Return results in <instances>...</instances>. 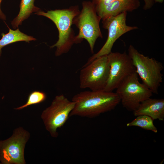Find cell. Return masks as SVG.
<instances>
[{
	"label": "cell",
	"mask_w": 164,
	"mask_h": 164,
	"mask_svg": "<svg viewBox=\"0 0 164 164\" xmlns=\"http://www.w3.org/2000/svg\"><path fill=\"white\" fill-rule=\"evenodd\" d=\"M72 101L74 107L70 117L92 118L114 109L120 103L115 92L104 90L85 91L74 95Z\"/></svg>",
	"instance_id": "obj_1"
},
{
	"label": "cell",
	"mask_w": 164,
	"mask_h": 164,
	"mask_svg": "<svg viewBox=\"0 0 164 164\" xmlns=\"http://www.w3.org/2000/svg\"><path fill=\"white\" fill-rule=\"evenodd\" d=\"M128 55L135 67L136 72L152 93L158 94L159 87L162 81V71L164 67L160 62L140 53L133 46L128 48Z\"/></svg>",
	"instance_id": "obj_2"
},
{
	"label": "cell",
	"mask_w": 164,
	"mask_h": 164,
	"mask_svg": "<svg viewBox=\"0 0 164 164\" xmlns=\"http://www.w3.org/2000/svg\"><path fill=\"white\" fill-rule=\"evenodd\" d=\"M79 14L76 9H72L50 10L46 12L40 10L35 13L50 19L58 29L59 39L55 44L50 46L51 48L56 47V56L67 52L74 42L71 38V26L74 19Z\"/></svg>",
	"instance_id": "obj_3"
},
{
	"label": "cell",
	"mask_w": 164,
	"mask_h": 164,
	"mask_svg": "<svg viewBox=\"0 0 164 164\" xmlns=\"http://www.w3.org/2000/svg\"><path fill=\"white\" fill-rule=\"evenodd\" d=\"M116 89L115 93L123 107L133 111L153 94L145 85L140 82L136 71L127 77Z\"/></svg>",
	"instance_id": "obj_4"
},
{
	"label": "cell",
	"mask_w": 164,
	"mask_h": 164,
	"mask_svg": "<svg viewBox=\"0 0 164 164\" xmlns=\"http://www.w3.org/2000/svg\"><path fill=\"white\" fill-rule=\"evenodd\" d=\"M109 70L108 55L100 56L85 64L80 72V87L89 88L92 91L104 90Z\"/></svg>",
	"instance_id": "obj_5"
},
{
	"label": "cell",
	"mask_w": 164,
	"mask_h": 164,
	"mask_svg": "<svg viewBox=\"0 0 164 164\" xmlns=\"http://www.w3.org/2000/svg\"><path fill=\"white\" fill-rule=\"evenodd\" d=\"M75 103L63 95L56 96L51 105L42 112L41 117L45 128L51 136H58L57 129L63 126L73 109Z\"/></svg>",
	"instance_id": "obj_6"
},
{
	"label": "cell",
	"mask_w": 164,
	"mask_h": 164,
	"mask_svg": "<svg viewBox=\"0 0 164 164\" xmlns=\"http://www.w3.org/2000/svg\"><path fill=\"white\" fill-rule=\"evenodd\" d=\"M77 16L76 23L79 32L74 39V42L85 39L93 53L96 40L102 37L99 25L101 19L97 13L94 5L91 2H85Z\"/></svg>",
	"instance_id": "obj_7"
},
{
	"label": "cell",
	"mask_w": 164,
	"mask_h": 164,
	"mask_svg": "<svg viewBox=\"0 0 164 164\" xmlns=\"http://www.w3.org/2000/svg\"><path fill=\"white\" fill-rule=\"evenodd\" d=\"M30 136L22 128L15 129L12 135L0 140V161L3 164H25L24 150Z\"/></svg>",
	"instance_id": "obj_8"
},
{
	"label": "cell",
	"mask_w": 164,
	"mask_h": 164,
	"mask_svg": "<svg viewBox=\"0 0 164 164\" xmlns=\"http://www.w3.org/2000/svg\"><path fill=\"white\" fill-rule=\"evenodd\" d=\"M110 66L108 80L104 90L112 91L128 76L136 71L132 61L124 52H111L108 55Z\"/></svg>",
	"instance_id": "obj_9"
},
{
	"label": "cell",
	"mask_w": 164,
	"mask_h": 164,
	"mask_svg": "<svg viewBox=\"0 0 164 164\" xmlns=\"http://www.w3.org/2000/svg\"><path fill=\"white\" fill-rule=\"evenodd\" d=\"M127 12H124L117 15L108 17L102 20L103 27L108 31L107 39L101 49L90 57L86 64L100 56L108 55L111 52L113 45L121 36L126 33L138 28L129 26L126 24Z\"/></svg>",
	"instance_id": "obj_10"
},
{
	"label": "cell",
	"mask_w": 164,
	"mask_h": 164,
	"mask_svg": "<svg viewBox=\"0 0 164 164\" xmlns=\"http://www.w3.org/2000/svg\"><path fill=\"white\" fill-rule=\"evenodd\" d=\"M140 5L139 0H97L95 6L97 15L103 20L124 12H132Z\"/></svg>",
	"instance_id": "obj_11"
},
{
	"label": "cell",
	"mask_w": 164,
	"mask_h": 164,
	"mask_svg": "<svg viewBox=\"0 0 164 164\" xmlns=\"http://www.w3.org/2000/svg\"><path fill=\"white\" fill-rule=\"evenodd\" d=\"M133 112L136 116L146 115L151 117L153 120L164 119V99L152 98L150 97L144 100L139 104Z\"/></svg>",
	"instance_id": "obj_12"
},
{
	"label": "cell",
	"mask_w": 164,
	"mask_h": 164,
	"mask_svg": "<svg viewBox=\"0 0 164 164\" xmlns=\"http://www.w3.org/2000/svg\"><path fill=\"white\" fill-rule=\"evenodd\" d=\"M35 0H21L20 10L17 15L11 21L12 28L16 29L21 25L23 21L27 19L33 13H36L40 9L34 5Z\"/></svg>",
	"instance_id": "obj_13"
},
{
	"label": "cell",
	"mask_w": 164,
	"mask_h": 164,
	"mask_svg": "<svg viewBox=\"0 0 164 164\" xmlns=\"http://www.w3.org/2000/svg\"><path fill=\"white\" fill-rule=\"evenodd\" d=\"M2 37L0 39V57L2 54V49L9 44L23 41L29 43L30 41L36 39L33 37L21 32L18 28L15 30L9 28L7 33L5 34L2 33Z\"/></svg>",
	"instance_id": "obj_14"
},
{
	"label": "cell",
	"mask_w": 164,
	"mask_h": 164,
	"mask_svg": "<svg viewBox=\"0 0 164 164\" xmlns=\"http://www.w3.org/2000/svg\"><path fill=\"white\" fill-rule=\"evenodd\" d=\"M153 120L150 117L146 115H140L131 121L127 124V127L137 126L143 129L150 130L156 133L158 130L153 122Z\"/></svg>",
	"instance_id": "obj_15"
},
{
	"label": "cell",
	"mask_w": 164,
	"mask_h": 164,
	"mask_svg": "<svg viewBox=\"0 0 164 164\" xmlns=\"http://www.w3.org/2000/svg\"><path fill=\"white\" fill-rule=\"evenodd\" d=\"M46 95L43 92L34 91L29 95L26 103L23 105L15 108L16 110H21L29 106L41 103L46 98Z\"/></svg>",
	"instance_id": "obj_16"
},
{
	"label": "cell",
	"mask_w": 164,
	"mask_h": 164,
	"mask_svg": "<svg viewBox=\"0 0 164 164\" xmlns=\"http://www.w3.org/2000/svg\"><path fill=\"white\" fill-rule=\"evenodd\" d=\"M145 2V5L143 9L145 10L151 9L153 6L154 2L153 0H143Z\"/></svg>",
	"instance_id": "obj_17"
},
{
	"label": "cell",
	"mask_w": 164,
	"mask_h": 164,
	"mask_svg": "<svg viewBox=\"0 0 164 164\" xmlns=\"http://www.w3.org/2000/svg\"><path fill=\"white\" fill-rule=\"evenodd\" d=\"M2 1V0H0V19L5 21L6 19V17L1 10V4Z\"/></svg>",
	"instance_id": "obj_18"
},
{
	"label": "cell",
	"mask_w": 164,
	"mask_h": 164,
	"mask_svg": "<svg viewBox=\"0 0 164 164\" xmlns=\"http://www.w3.org/2000/svg\"><path fill=\"white\" fill-rule=\"evenodd\" d=\"M154 2H159L162 3L163 2L164 0H153Z\"/></svg>",
	"instance_id": "obj_19"
}]
</instances>
